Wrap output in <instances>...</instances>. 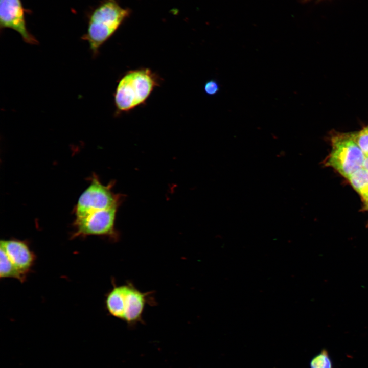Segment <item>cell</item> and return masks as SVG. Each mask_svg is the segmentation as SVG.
Segmentation results:
<instances>
[{
  "mask_svg": "<svg viewBox=\"0 0 368 368\" xmlns=\"http://www.w3.org/2000/svg\"><path fill=\"white\" fill-rule=\"evenodd\" d=\"M129 14L117 0H102L87 12V29L81 39L88 42L94 57Z\"/></svg>",
  "mask_w": 368,
  "mask_h": 368,
  "instance_id": "1",
  "label": "cell"
},
{
  "mask_svg": "<svg viewBox=\"0 0 368 368\" xmlns=\"http://www.w3.org/2000/svg\"><path fill=\"white\" fill-rule=\"evenodd\" d=\"M0 277L1 278H15L21 282L26 278L22 276L8 258L5 251L0 248Z\"/></svg>",
  "mask_w": 368,
  "mask_h": 368,
  "instance_id": "11",
  "label": "cell"
},
{
  "mask_svg": "<svg viewBox=\"0 0 368 368\" xmlns=\"http://www.w3.org/2000/svg\"><path fill=\"white\" fill-rule=\"evenodd\" d=\"M363 167L368 171V156H365L363 164Z\"/></svg>",
  "mask_w": 368,
  "mask_h": 368,
  "instance_id": "15",
  "label": "cell"
},
{
  "mask_svg": "<svg viewBox=\"0 0 368 368\" xmlns=\"http://www.w3.org/2000/svg\"><path fill=\"white\" fill-rule=\"evenodd\" d=\"M113 183L102 184L97 176L91 179L89 186L80 196L74 208L75 217H80L95 211L119 206L122 196L112 191Z\"/></svg>",
  "mask_w": 368,
  "mask_h": 368,
  "instance_id": "4",
  "label": "cell"
},
{
  "mask_svg": "<svg viewBox=\"0 0 368 368\" xmlns=\"http://www.w3.org/2000/svg\"><path fill=\"white\" fill-rule=\"evenodd\" d=\"M0 245L15 267L26 278L36 259L27 243L17 239L2 240Z\"/></svg>",
  "mask_w": 368,
  "mask_h": 368,
  "instance_id": "8",
  "label": "cell"
},
{
  "mask_svg": "<svg viewBox=\"0 0 368 368\" xmlns=\"http://www.w3.org/2000/svg\"><path fill=\"white\" fill-rule=\"evenodd\" d=\"M220 87L218 83L214 80L208 81L204 84V90L205 94L210 96L217 94L219 91Z\"/></svg>",
  "mask_w": 368,
  "mask_h": 368,
  "instance_id": "14",
  "label": "cell"
},
{
  "mask_svg": "<svg viewBox=\"0 0 368 368\" xmlns=\"http://www.w3.org/2000/svg\"><path fill=\"white\" fill-rule=\"evenodd\" d=\"M118 208L114 206L75 217L74 221L75 232L72 237L97 235L107 236L114 239L118 238L115 220Z\"/></svg>",
  "mask_w": 368,
  "mask_h": 368,
  "instance_id": "5",
  "label": "cell"
},
{
  "mask_svg": "<svg viewBox=\"0 0 368 368\" xmlns=\"http://www.w3.org/2000/svg\"><path fill=\"white\" fill-rule=\"evenodd\" d=\"M152 292H143L137 289L131 282L124 284L123 298L122 320L130 326L143 323L142 315L145 306L151 304Z\"/></svg>",
  "mask_w": 368,
  "mask_h": 368,
  "instance_id": "7",
  "label": "cell"
},
{
  "mask_svg": "<svg viewBox=\"0 0 368 368\" xmlns=\"http://www.w3.org/2000/svg\"><path fill=\"white\" fill-rule=\"evenodd\" d=\"M352 187L362 197L368 195V171L362 167L348 178Z\"/></svg>",
  "mask_w": 368,
  "mask_h": 368,
  "instance_id": "10",
  "label": "cell"
},
{
  "mask_svg": "<svg viewBox=\"0 0 368 368\" xmlns=\"http://www.w3.org/2000/svg\"><path fill=\"white\" fill-rule=\"evenodd\" d=\"M310 368H333L332 360L325 349L315 356L311 360Z\"/></svg>",
  "mask_w": 368,
  "mask_h": 368,
  "instance_id": "12",
  "label": "cell"
},
{
  "mask_svg": "<svg viewBox=\"0 0 368 368\" xmlns=\"http://www.w3.org/2000/svg\"><path fill=\"white\" fill-rule=\"evenodd\" d=\"M366 208L368 210V195L363 197Z\"/></svg>",
  "mask_w": 368,
  "mask_h": 368,
  "instance_id": "16",
  "label": "cell"
},
{
  "mask_svg": "<svg viewBox=\"0 0 368 368\" xmlns=\"http://www.w3.org/2000/svg\"><path fill=\"white\" fill-rule=\"evenodd\" d=\"M31 12L24 7L21 0H0V30H14L26 43L37 44L38 40L27 27L26 14Z\"/></svg>",
  "mask_w": 368,
  "mask_h": 368,
  "instance_id": "6",
  "label": "cell"
},
{
  "mask_svg": "<svg viewBox=\"0 0 368 368\" xmlns=\"http://www.w3.org/2000/svg\"><path fill=\"white\" fill-rule=\"evenodd\" d=\"M355 139L365 156H368V125L356 132Z\"/></svg>",
  "mask_w": 368,
  "mask_h": 368,
  "instance_id": "13",
  "label": "cell"
},
{
  "mask_svg": "<svg viewBox=\"0 0 368 368\" xmlns=\"http://www.w3.org/2000/svg\"><path fill=\"white\" fill-rule=\"evenodd\" d=\"M356 132L337 133L331 137L332 149L326 165L348 178L363 167L365 155L356 142Z\"/></svg>",
  "mask_w": 368,
  "mask_h": 368,
  "instance_id": "3",
  "label": "cell"
},
{
  "mask_svg": "<svg viewBox=\"0 0 368 368\" xmlns=\"http://www.w3.org/2000/svg\"><path fill=\"white\" fill-rule=\"evenodd\" d=\"M124 284L117 285L113 282L112 288L106 294L105 301L107 311L111 316L122 320V303Z\"/></svg>",
  "mask_w": 368,
  "mask_h": 368,
  "instance_id": "9",
  "label": "cell"
},
{
  "mask_svg": "<svg viewBox=\"0 0 368 368\" xmlns=\"http://www.w3.org/2000/svg\"><path fill=\"white\" fill-rule=\"evenodd\" d=\"M158 85V78L149 69L128 72L120 79L114 92L117 110L127 111L143 104Z\"/></svg>",
  "mask_w": 368,
  "mask_h": 368,
  "instance_id": "2",
  "label": "cell"
}]
</instances>
